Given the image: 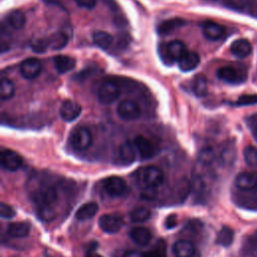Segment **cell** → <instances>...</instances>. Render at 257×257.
Returning <instances> with one entry per match:
<instances>
[{"label": "cell", "mask_w": 257, "mask_h": 257, "mask_svg": "<svg viewBox=\"0 0 257 257\" xmlns=\"http://www.w3.org/2000/svg\"><path fill=\"white\" fill-rule=\"evenodd\" d=\"M136 178L145 189H157L164 181V173L156 166H146L136 172Z\"/></svg>", "instance_id": "obj_1"}, {"label": "cell", "mask_w": 257, "mask_h": 257, "mask_svg": "<svg viewBox=\"0 0 257 257\" xmlns=\"http://www.w3.org/2000/svg\"><path fill=\"white\" fill-rule=\"evenodd\" d=\"M217 76L229 84H240L247 79V72L243 66L226 65L218 69Z\"/></svg>", "instance_id": "obj_2"}, {"label": "cell", "mask_w": 257, "mask_h": 257, "mask_svg": "<svg viewBox=\"0 0 257 257\" xmlns=\"http://www.w3.org/2000/svg\"><path fill=\"white\" fill-rule=\"evenodd\" d=\"M69 143L74 150L85 151L92 144V135L87 127L77 126L71 131Z\"/></svg>", "instance_id": "obj_3"}, {"label": "cell", "mask_w": 257, "mask_h": 257, "mask_svg": "<svg viewBox=\"0 0 257 257\" xmlns=\"http://www.w3.org/2000/svg\"><path fill=\"white\" fill-rule=\"evenodd\" d=\"M187 52L186 45L181 40H172L169 43L162 45L160 49V55L167 63H172L175 60H179Z\"/></svg>", "instance_id": "obj_4"}, {"label": "cell", "mask_w": 257, "mask_h": 257, "mask_svg": "<svg viewBox=\"0 0 257 257\" xmlns=\"http://www.w3.org/2000/svg\"><path fill=\"white\" fill-rule=\"evenodd\" d=\"M120 89L118 84L112 79L104 80L98 87L97 97L103 104H110L119 96Z\"/></svg>", "instance_id": "obj_5"}, {"label": "cell", "mask_w": 257, "mask_h": 257, "mask_svg": "<svg viewBox=\"0 0 257 257\" xmlns=\"http://www.w3.org/2000/svg\"><path fill=\"white\" fill-rule=\"evenodd\" d=\"M123 225V218L118 213H108L99 217L98 226L99 228L108 234L118 232Z\"/></svg>", "instance_id": "obj_6"}, {"label": "cell", "mask_w": 257, "mask_h": 257, "mask_svg": "<svg viewBox=\"0 0 257 257\" xmlns=\"http://www.w3.org/2000/svg\"><path fill=\"white\" fill-rule=\"evenodd\" d=\"M116 112L118 116L124 120L138 119L142 114V110L139 104L131 99H124L120 101L117 105Z\"/></svg>", "instance_id": "obj_7"}, {"label": "cell", "mask_w": 257, "mask_h": 257, "mask_svg": "<svg viewBox=\"0 0 257 257\" xmlns=\"http://www.w3.org/2000/svg\"><path fill=\"white\" fill-rule=\"evenodd\" d=\"M102 188L110 197H120L126 190L127 185L125 181L120 177H108L102 182Z\"/></svg>", "instance_id": "obj_8"}, {"label": "cell", "mask_w": 257, "mask_h": 257, "mask_svg": "<svg viewBox=\"0 0 257 257\" xmlns=\"http://www.w3.org/2000/svg\"><path fill=\"white\" fill-rule=\"evenodd\" d=\"M134 144L138 152V156L142 160H148L153 158L157 154V147L155 144L144 136H137L134 139Z\"/></svg>", "instance_id": "obj_9"}, {"label": "cell", "mask_w": 257, "mask_h": 257, "mask_svg": "<svg viewBox=\"0 0 257 257\" xmlns=\"http://www.w3.org/2000/svg\"><path fill=\"white\" fill-rule=\"evenodd\" d=\"M0 162H1V167L4 170L7 171H17L21 166H22V158L21 156L9 149L3 150L0 155Z\"/></svg>", "instance_id": "obj_10"}, {"label": "cell", "mask_w": 257, "mask_h": 257, "mask_svg": "<svg viewBox=\"0 0 257 257\" xmlns=\"http://www.w3.org/2000/svg\"><path fill=\"white\" fill-rule=\"evenodd\" d=\"M235 186L241 191H253L257 189V174L242 172L235 178Z\"/></svg>", "instance_id": "obj_11"}, {"label": "cell", "mask_w": 257, "mask_h": 257, "mask_svg": "<svg viewBox=\"0 0 257 257\" xmlns=\"http://www.w3.org/2000/svg\"><path fill=\"white\" fill-rule=\"evenodd\" d=\"M59 113L63 120L73 121L81 113V106L76 101L68 99L62 102Z\"/></svg>", "instance_id": "obj_12"}, {"label": "cell", "mask_w": 257, "mask_h": 257, "mask_svg": "<svg viewBox=\"0 0 257 257\" xmlns=\"http://www.w3.org/2000/svg\"><path fill=\"white\" fill-rule=\"evenodd\" d=\"M20 72L23 77L33 79L41 72V63L36 58H27L20 64Z\"/></svg>", "instance_id": "obj_13"}, {"label": "cell", "mask_w": 257, "mask_h": 257, "mask_svg": "<svg viewBox=\"0 0 257 257\" xmlns=\"http://www.w3.org/2000/svg\"><path fill=\"white\" fill-rule=\"evenodd\" d=\"M230 51L237 58H246L252 52V45L247 39L240 38L232 42L230 46Z\"/></svg>", "instance_id": "obj_14"}, {"label": "cell", "mask_w": 257, "mask_h": 257, "mask_svg": "<svg viewBox=\"0 0 257 257\" xmlns=\"http://www.w3.org/2000/svg\"><path fill=\"white\" fill-rule=\"evenodd\" d=\"M202 31L204 36L209 40H219L221 39L225 34V28L224 26L216 23V22H205L202 27Z\"/></svg>", "instance_id": "obj_15"}, {"label": "cell", "mask_w": 257, "mask_h": 257, "mask_svg": "<svg viewBox=\"0 0 257 257\" xmlns=\"http://www.w3.org/2000/svg\"><path fill=\"white\" fill-rule=\"evenodd\" d=\"M138 156L134 142L126 141L118 148V158L123 164H132Z\"/></svg>", "instance_id": "obj_16"}, {"label": "cell", "mask_w": 257, "mask_h": 257, "mask_svg": "<svg viewBox=\"0 0 257 257\" xmlns=\"http://www.w3.org/2000/svg\"><path fill=\"white\" fill-rule=\"evenodd\" d=\"M200 63V56L197 52L187 51L179 60L178 65L182 71H191Z\"/></svg>", "instance_id": "obj_17"}, {"label": "cell", "mask_w": 257, "mask_h": 257, "mask_svg": "<svg viewBox=\"0 0 257 257\" xmlns=\"http://www.w3.org/2000/svg\"><path fill=\"white\" fill-rule=\"evenodd\" d=\"M175 257H193L195 254V246L187 240L177 241L172 248Z\"/></svg>", "instance_id": "obj_18"}, {"label": "cell", "mask_w": 257, "mask_h": 257, "mask_svg": "<svg viewBox=\"0 0 257 257\" xmlns=\"http://www.w3.org/2000/svg\"><path fill=\"white\" fill-rule=\"evenodd\" d=\"M130 237L136 244L145 246L151 241L152 233L145 227H135L130 231Z\"/></svg>", "instance_id": "obj_19"}, {"label": "cell", "mask_w": 257, "mask_h": 257, "mask_svg": "<svg viewBox=\"0 0 257 257\" xmlns=\"http://www.w3.org/2000/svg\"><path fill=\"white\" fill-rule=\"evenodd\" d=\"M30 232V225L27 222H13L7 226V234L12 238H24Z\"/></svg>", "instance_id": "obj_20"}, {"label": "cell", "mask_w": 257, "mask_h": 257, "mask_svg": "<svg viewBox=\"0 0 257 257\" xmlns=\"http://www.w3.org/2000/svg\"><path fill=\"white\" fill-rule=\"evenodd\" d=\"M97 211H98V205L95 202H88L81 205L77 209L75 213V217L77 220L86 221L93 218L94 215L97 213Z\"/></svg>", "instance_id": "obj_21"}, {"label": "cell", "mask_w": 257, "mask_h": 257, "mask_svg": "<svg viewBox=\"0 0 257 257\" xmlns=\"http://www.w3.org/2000/svg\"><path fill=\"white\" fill-rule=\"evenodd\" d=\"M55 69L59 73H66L72 70L75 66V60L68 55H57L53 59Z\"/></svg>", "instance_id": "obj_22"}, {"label": "cell", "mask_w": 257, "mask_h": 257, "mask_svg": "<svg viewBox=\"0 0 257 257\" xmlns=\"http://www.w3.org/2000/svg\"><path fill=\"white\" fill-rule=\"evenodd\" d=\"M57 199V190L53 186H48L43 188L37 193L35 200L39 202V204H47L52 205Z\"/></svg>", "instance_id": "obj_23"}, {"label": "cell", "mask_w": 257, "mask_h": 257, "mask_svg": "<svg viewBox=\"0 0 257 257\" xmlns=\"http://www.w3.org/2000/svg\"><path fill=\"white\" fill-rule=\"evenodd\" d=\"M68 41V36L62 32V31H57L55 33H52L48 38H47V43L48 47L53 49V50H60L63 47L66 46Z\"/></svg>", "instance_id": "obj_24"}, {"label": "cell", "mask_w": 257, "mask_h": 257, "mask_svg": "<svg viewBox=\"0 0 257 257\" xmlns=\"http://www.w3.org/2000/svg\"><path fill=\"white\" fill-rule=\"evenodd\" d=\"M233 239H234V231L228 226H223L217 234L216 243L223 247H228L232 244Z\"/></svg>", "instance_id": "obj_25"}, {"label": "cell", "mask_w": 257, "mask_h": 257, "mask_svg": "<svg viewBox=\"0 0 257 257\" xmlns=\"http://www.w3.org/2000/svg\"><path fill=\"white\" fill-rule=\"evenodd\" d=\"M186 22L184 19L182 18H173V19H169V20H166L164 22H162L160 25H159V32L161 34H169V33H172L174 30H176L177 28L185 25Z\"/></svg>", "instance_id": "obj_26"}, {"label": "cell", "mask_w": 257, "mask_h": 257, "mask_svg": "<svg viewBox=\"0 0 257 257\" xmlns=\"http://www.w3.org/2000/svg\"><path fill=\"white\" fill-rule=\"evenodd\" d=\"M6 22L11 28L19 30L25 24V16L23 15L22 12L18 10H13L7 15Z\"/></svg>", "instance_id": "obj_27"}, {"label": "cell", "mask_w": 257, "mask_h": 257, "mask_svg": "<svg viewBox=\"0 0 257 257\" xmlns=\"http://www.w3.org/2000/svg\"><path fill=\"white\" fill-rule=\"evenodd\" d=\"M92 39L93 42L102 49H107L112 43V36L109 33L101 30L94 31L92 34Z\"/></svg>", "instance_id": "obj_28"}, {"label": "cell", "mask_w": 257, "mask_h": 257, "mask_svg": "<svg viewBox=\"0 0 257 257\" xmlns=\"http://www.w3.org/2000/svg\"><path fill=\"white\" fill-rule=\"evenodd\" d=\"M192 90L195 95L201 97L207 94L208 82L204 75H197L192 82Z\"/></svg>", "instance_id": "obj_29"}, {"label": "cell", "mask_w": 257, "mask_h": 257, "mask_svg": "<svg viewBox=\"0 0 257 257\" xmlns=\"http://www.w3.org/2000/svg\"><path fill=\"white\" fill-rule=\"evenodd\" d=\"M151 211L146 207H137L130 212V219L134 223H143L149 220Z\"/></svg>", "instance_id": "obj_30"}, {"label": "cell", "mask_w": 257, "mask_h": 257, "mask_svg": "<svg viewBox=\"0 0 257 257\" xmlns=\"http://www.w3.org/2000/svg\"><path fill=\"white\" fill-rule=\"evenodd\" d=\"M14 94V84L13 82L6 78L3 77L1 79V83H0V97L2 100H7L9 98H11Z\"/></svg>", "instance_id": "obj_31"}, {"label": "cell", "mask_w": 257, "mask_h": 257, "mask_svg": "<svg viewBox=\"0 0 257 257\" xmlns=\"http://www.w3.org/2000/svg\"><path fill=\"white\" fill-rule=\"evenodd\" d=\"M144 254L145 257H167V245L163 239H160L150 251Z\"/></svg>", "instance_id": "obj_32"}, {"label": "cell", "mask_w": 257, "mask_h": 257, "mask_svg": "<svg viewBox=\"0 0 257 257\" xmlns=\"http://www.w3.org/2000/svg\"><path fill=\"white\" fill-rule=\"evenodd\" d=\"M37 214L39 219H41L44 222H50L55 218V210L53 209L52 205L39 204Z\"/></svg>", "instance_id": "obj_33"}, {"label": "cell", "mask_w": 257, "mask_h": 257, "mask_svg": "<svg viewBox=\"0 0 257 257\" xmlns=\"http://www.w3.org/2000/svg\"><path fill=\"white\" fill-rule=\"evenodd\" d=\"M243 156L246 164L250 167L257 166V149L253 146H247L243 151Z\"/></svg>", "instance_id": "obj_34"}, {"label": "cell", "mask_w": 257, "mask_h": 257, "mask_svg": "<svg viewBox=\"0 0 257 257\" xmlns=\"http://www.w3.org/2000/svg\"><path fill=\"white\" fill-rule=\"evenodd\" d=\"M216 159V154L212 148H205L199 155V162L204 166H210Z\"/></svg>", "instance_id": "obj_35"}, {"label": "cell", "mask_w": 257, "mask_h": 257, "mask_svg": "<svg viewBox=\"0 0 257 257\" xmlns=\"http://www.w3.org/2000/svg\"><path fill=\"white\" fill-rule=\"evenodd\" d=\"M251 0H224V4L235 11H245L249 9Z\"/></svg>", "instance_id": "obj_36"}, {"label": "cell", "mask_w": 257, "mask_h": 257, "mask_svg": "<svg viewBox=\"0 0 257 257\" xmlns=\"http://www.w3.org/2000/svg\"><path fill=\"white\" fill-rule=\"evenodd\" d=\"M192 190V185L190 182H188L187 180H182L178 186H177V189H176V193H177V196L179 199L181 200H184L187 198V196L190 194Z\"/></svg>", "instance_id": "obj_37"}, {"label": "cell", "mask_w": 257, "mask_h": 257, "mask_svg": "<svg viewBox=\"0 0 257 257\" xmlns=\"http://www.w3.org/2000/svg\"><path fill=\"white\" fill-rule=\"evenodd\" d=\"M235 158V150H234V147L233 146H230V145H227L225 146L222 151H221V154H220V159L221 161L228 165L230 163L233 162Z\"/></svg>", "instance_id": "obj_38"}, {"label": "cell", "mask_w": 257, "mask_h": 257, "mask_svg": "<svg viewBox=\"0 0 257 257\" xmlns=\"http://www.w3.org/2000/svg\"><path fill=\"white\" fill-rule=\"evenodd\" d=\"M15 214H16V212L10 205H8L4 202H2L0 204V215L3 219H11L15 216Z\"/></svg>", "instance_id": "obj_39"}, {"label": "cell", "mask_w": 257, "mask_h": 257, "mask_svg": "<svg viewBox=\"0 0 257 257\" xmlns=\"http://www.w3.org/2000/svg\"><path fill=\"white\" fill-rule=\"evenodd\" d=\"M255 103H257V94H244L236 101V104L238 105H250Z\"/></svg>", "instance_id": "obj_40"}, {"label": "cell", "mask_w": 257, "mask_h": 257, "mask_svg": "<svg viewBox=\"0 0 257 257\" xmlns=\"http://www.w3.org/2000/svg\"><path fill=\"white\" fill-rule=\"evenodd\" d=\"M48 47L47 39H37L32 43V49L36 53H43Z\"/></svg>", "instance_id": "obj_41"}, {"label": "cell", "mask_w": 257, "mask_h": 257, "mask_svg": "<svg viewBox=\"0 0 257 257\" xmlns=\"http://www.w3.org/2000/svg\"><path fill=\"white\" fill-rule=\"evenodd\" d=\"M178 224V216L176 214H170L165 219V227L167 229H173Z\"/></svg>", "instance_id": "obj_42"}, {"label": "cell", "mask_w": 257, "mask_h": 257, "mask_svg": "<svg viewBox=\"0 0 257 257\" xmlns=\"http://www.w3.org/2000/svg\"><path fill=\"white\" fill-rule=\"evenodd\" d=\"M76 4L85 9H92L96 5V0H74Z\"/></svg>", "instance_id": "obj_43"}, {"label": "cell", "mask_w": 257, "mask_h": 257, "mask_svg": "<svg viewBox=\"0 0 257 257\" xmlns=\"http://www.w3.org/2000/svg\"><path fill=\"white\" fill-rule=\"evenodd\" d=\"M157 196V189H145L142 193V197L145 199L153 200Z\"/></svg>", "instance_id": "obj_44"}, {"label": "cell", "mask_w": 257, "mask_h": 257, "mask_svg": "<svg viewBox=\"0 0 257 257\" xmlns=\"http://www.w3.org/2000/svg\"><path fill=\"white\" fill-rule=\"evenodd\" d=\"M122 257H145V254L137 250H128L123 253Z\"/></svg>", "instance_id": "obj_45"}, {"label": "cell", "mask_w": 257, "mask_h": 257, "mask_svg": "<svg viewBox=\"0 0 257 257\" xmlns=\"http://www.w3.org/2000/svg\"><path fill=\"white\" fill-rule=\"evenodd\" d=\"M249 10H250L255 16H257V0H251V1H250Z\"/></svg>", "instance_id": "obj_46"}, {"label": "cell", "mask_w": 257, "mask_h": 257, "mask_svg": "<svg viewBox=\"0 0 257 257\" xmlns=\"http://www.w3.org/2000/svg\"><path fill=\"white\" fill-rule=\"evenodd\" d=\"M85 257H102V256H100V255H98V254H96V253L90 252V253H88Z\"/></svg>", "instance_id": "obj_47"}]
</instances>
